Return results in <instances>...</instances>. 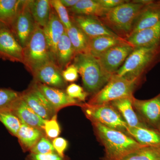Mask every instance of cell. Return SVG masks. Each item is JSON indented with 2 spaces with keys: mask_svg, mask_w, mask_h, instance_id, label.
I'll return each instance as SVG.
<instances>
[{
  "mask_svg": "<svg viewBox=\"0 0 160 160\" xmlns=\"http://www.w3.org/2000/svg\"><path fill=\"white\" fill-rule=\"evenodd\" d=\"M0 122L12 136L16 137L22 123L10 109L0 111Z\"/></svg>",
  "mask_w": 160,
  "mask_h": 160,
  "instance_id": "30",
  "label": "cell"
},
{
  "mask_svg": "<svg viewBox=\"0 0 160 160\" xmlns=\"http://www.w3.org/2000/svg\"><path fill=\"white\" fill-rule=\"evenodd\" d=\"M98 2L103 8L110 9L119 6L128 1L125 0H98Z\"/></svg>",
  "mask_w": 160,
  "mask_h": 160,
  "instance_id": "39",
  "label": "cell"
},
{
  "mask_svg": "<svg viewBox=\"0 0 160 160\" xmlns=\"http://www.w3.org/2000/svg\"><path fill=\"white\" fill-rule=\"evenodd\" d=\"M68 157H62L57 152L46 154H34L30 153L26 158V160H69Z\"/></svg>",
  "mask_w": 160,
  "mask_h": 160,
  "instance_id": "36",
  "label": "cell"
},
{
  "mask_svg": "<svg viewBox=\"0 0 160 160\" xmlns=\"http://www.w3.org/2000/svg\"><path fill=\"white\" fill-rule=\"evenodd\" d=\"M52 144L56 152L62 157L66 156L65 152L68 147V141L64 138L58 137L52 141Z\"/></svg>",
  "mask_w": 160,
  "mask_h": 160,
  "instance_id": "38",
  "label": "cell"
},
{
  "mask_svg": "<svg viewBox=\"0 0 160 160\" xmlns=\"http://www.w3.org/2000/svg\"><path fill=\"white\" fill-rule=\"evenodd\" d=\"M10 110L19 119L22 124L38 128L44 132L46 120L37 114L21 97L14 103Z\"/></svg>",
  "mask_w": 160,
  "mask_h": 160,
  "instance_id": "17",
  "label": "cell"
},
{
  "mask_svg": "<svg viewBox=\"0 0 160 160\" xmlns=\"http://www.w3.org/2000/svg\"><path fill=\"white\" fill-rule=\"evenodd\" d=\"M88 119L127 134L128 125L119 112L110 103L91 106L86 103L81 106Z\"/></svg>",
  "mask_w": 160,
  "mask_h": 160,
  "instance_id": "7",
  "label": "cell"
},
{
  "mask_svg": "<svg viewBox=\"0 0 160 160\" xmlns=\"http://www.w3.org/2000/svg\"><path fill=\"white\" fill-rule=\"evenodd\" d=\"M132 106L146 125L158 130L160 126V93L150 99L142 100L132 97Z\"/></svg>",
  "mask_w": 160,
  "mask_h": 160,
  "instance_id": "8",
  "label": "cell"
},
{
  "mask_svg": "<svg viewBox=\"0 0 160 160\" xmlns=\"http://www.w3.org/2000/svg\"><path fill=\"white\" fill-rule=\"evenodd\" d=\"M43 32L48 44L49 51L56 62L57 47L62 36L66 30L65 26L60 21L54 9H52L49 21L43 28Z\"/></svg>",
  "mask_w": 160,
  "mask_h": 160,
  "instance_id": "16",
  "label": "cell"
},
{
  "mask_svg": "<svg viewBox=\"0 0 160 160\" xmlns=\"http://www.w3.org/2000/svg\"><path fill=\"white\" fill-rule=\"evenodd\" d=\"M44 131L49 138L54 139L58 137L61 133V129L57 120V115H55L51 119L46 120L44 127Z\"/></svg>",
  "mask_w": 160,
  "mask_h": 160,
  "instance_id": "34",
  "label": "cell"
},
{
  "mask_svg": "<svg viewBox=\"0 0 160 160\" xmlns=\"http://www.w3.org/2000/svg\"><path fill=\"white\" fill-rule=\"evenodd\" d=\"M34 82L38 89L57 112L64 107L71 106H81L82 104L78 100L69 97L66 91H63L62 89Z\"/></svg>",
  "mask_w": 160,
  "mask_h": 160,
  "instance_id": "15",
  "label": "cell"
},
{
  "mask_svg": "<svg viewBox=\"0 0 160 160\" xmlns=\"http://www.w3.org/2000/svg\"><path fill=\"white\" fill-rule=\"evenodd\" d=\"M127 134L142 146L160 147V132L157 129L129 126Z\"/></svg>",
  "mask_w": 160,
  "mask_h": 160,
  "instance_id": "21",
  "label": "cell"
},
{
  "mask_svg": "<svg viewBox=\"0 0 160 160\" xmlns=\"http://www.w3.org/2000/svg\"><path fill=\"white\" fill-rule=\"evenodd\" d=\"M66 92L69 97L80 102H85L89 94L84 90L82 87L75 83L67 86Z\"/></svg>",
  "mask_w": 160,
  "mask_h": 160,
  "instance_id": "35",
  "label": "cell"
},
{
  "mask_svg": "<svg viewBox=\"0 0 160 160\" xmlns=\"http://www.w3.org/2000/svg\"><path fill=\"white\" fill-rule=\"evenodd\" d=\"M78 72L73 64L67 66L65 70L62 71V75L66 82H75L78 78Z\"/></svg>",
  "mask_w": 160,
  "mask_h": 160,
  "instance_id": "37",
  "label": "cell"
},
{
  "mask_svg": "<svg viewBox=\"0 0 160 160\" xmlns=\"http://www.w3.org/2000/svg\"><path fill=\"white\" fill-rule=\"evenodd\" d=\"M91 123L98 138L105 148L103 160H119L135 150L146 146L141 145L122 132L108 128L98 122Z\"/></svg>",
  "mask_w": 160,
  "mask_h": 160,
  "instance_id": "2",
  "label": "cell"
},
{
  "mask_svg": "<svg viewBox=\"0 0 160 160\" xmlns=\"http://www.w3.org/2000/svg\"><path fill=\"white\" fill-rule=\"evenodd\" d=\"M160 21V6L152 2L143 7L135 21L131 35L135 32L152 27Z\"/></svg>",
  "mask_w": 160,
  "mask_h": 160,
  "instance_id": "18",
  "label": "cell"
},
{
  "mask_svg": "<svg viewBox=\"0 0 160 160\" xmlns=\"http://www.w3.org/2000/svg\"><path fill=\"white\" fill-rule=\"evenodd\" d=\"M73 60L72 64L81 75L88 94L93 95L101 90L112 76L104 70L97 58L89 53H77Z\"/></svg>",
  "mask_w": 160,
  "mask_h": 160,
  "instance_id": "4",
  "label": "cell"
},
{
  "mask_svg": "<svg viewBox=\"0 0 160 160\" xmlns=\"http://www.w3.org/2000/svg\"><path fill=\"white\" fill-rule=\"evenodd\" d=\"M127 43L129 42L127 40L118 36H102L90 38L86 53H89L96 58L112 47Z\"/></svg>",
  "mask_w": 160,
  "mask_h": 160,
  "instance_id": "22",
  "label": "cell"
},
{
  "mask_svg": "<svg viewBox=\"0 0 160 160\" xmlns=\"http://www.w3.org/2000/svg\"><path fill=\"white\" fill-rule=\"evenodd\" d=\"M50 2L52 7L65 26L66 30L69 29L72 26V22L68 9L63 6L60 0H50Z\"/></svg>",
  "mask_w": 160,
  "mask_h": 160,
  "instance_id": "32",
  "label": "cell"
},
{
  "mask_svg": "<svg viewBox=\"0 0 160 160\" xmlns=\"http://www.w3.org/2000/svg\"><path fill=\"white\" fill-rule=\"evenodd\" d=\"M28 6L35 22L42 28L49 21L52 7L50 0H28Z\"/></svg>",
  "mask_w": 160,
  "mask_h": 160,
  "instance_id": "23",
  "label": "cell"
},
{
  "mask_svg": "<svg viewBox=\"0 0 160 160\" xmlns=\"http://www.w3.org/2000/svg\"><path fill=\"white\" fill-rule=\"evenodd\" d=\"M156 2H157L158 4L160 6V1H157Z\"/></svg>",
  "mask_w": 160,
  "mask_h": 160,
  "instance_id": "41",
  "label": "cell"
},
{
  "mask_svg": "<svg viewBox=\"0 0 160 160\" xmlns=\"http://www.w3.org/2000/svg\"><path fill=\"white\" fill-rule=\"evenodd\" d=\"M119 160H160V147L144 146Z\"/></svg>",
  "mask_w": 160,
  "mask_h": 160,
  "instance_id": "29",
  "label": "cell"
},
{
  "mask_svg": "<svg viewBox=\"0 0 160 160\" xmlns=\"http://www.w3.org/2000/svg\"><path fill=\"white\" fill-rule=\"evenodd\" d=\"M133 96L115 100L110 104L119 112L129 127H149L141 120L135 111L132 100Z\"/></svg>",
  "mask_w": 160,
  "mask_h": 160,
  "instance_id": "19",
  "label": "cell"
},
{
  "mask_svg": "<svg viewBox=\"0 0 160 160\" xmlns=\"http://www.w3.org/2000/svg\"><path fill=\"white\" fill-rule=\"evenodd\" d=\"M21 97L43 119L49 120L57 115V112L38 89L34 82L27 90L22 92Z\"/></svg>",
  "mask_w": 160,
  "mask_h": 160,
  "instance_id": "11",
  "label": "cell"
},
{
  "mask_svg": "<svg viewBox=\"0 0 160 160\" xmlns=\"http://www.w3.org/2000/svg\"><path fill=\"white\" fill-rule=\"evenodd\" d=\"M0 59L22 63L23 48L11 30L0 26Z\"/></svg>",
  "mask_w": 160,
  "mask_h": 160,
  "instance_id": "12",
  "label": "cell"
},
{
  "mask_svg": "<svg viewBox=\"0 0 160 160\" xmlns=\"http://www.w3.org/2000/svg\"><path fill=\"white\" fill-rule=\"evenodd\" d=\"M34 82L62 89L66 86L62 71L56 63L49 62L37 69L32 74Z\"/></svg>",
  "mask_w": 160,
  "mask_h": 160,
  "instance_id": "14",
  "label": "cell"
},
{
  "mask_svg": "<svg viewBox=\"0 0 160 160\" xmlns=\"http://www.w3.org/2000/svg\"><path fill=\"white\" fill-rule=\"evenodd\" d=\"M134 48L150 47L160 43V21L152 27L140 30L126 39Z\"/></svg>",
  "mask_w": 160,
  "mask_h": 160,
  "instance_id": "20",
  "label": "cell"
},
{
  "mask_svg": "<svg viewBox=\"0 0 160 160\" xmlns=\"http://www.w3.org/2000/svg\"><path fill=\"white\" fill-rule=\"evenodd\" d=\"M29 152L30 153L34 154H46L56 152L52 142L45 135L42 137Z\"/></svg>",
  "mask_w": 160,
  "mask_h": 160,
  "instance_id": "33",
  "label": "cell"
},
{
  "mask_svg": "<svg viewBox=\"0 0 160 160\" xmlns=\"http://www.w3.org/2000/svg\"><path fill=\"white\" fill-rule=\"evenodd\" d=\"M27 2L28 0H23L16 18L10 29L23 48L29 41L36 26Z\"/></svg>",
  "mask_w": 160,
  "mask_h": 160,
  "instance_id": "10",
  "label": "cell"
},
{
  "mask_svg": "<svg viewBox=\"0 0 160 160\" xmlns=\"http://www.w3.org/2000/svg\"><path fill=\"white\" fill-rule=\"evenodd\" d=\"M160 62V43L150 47H136L115 74L140 84Z\"/></svg>",
  "mask_w": 160,
  "mask_h": 160,
  "instance_id": "3",
  "label": "cell"
},
{
  "mask_svg": "<svg viewBox=\"0 0 160 160\" xmlns=\"http://www.w3.org/2000/svg\"><path fill=\"white\" fill-rule=\"evenodd\" d=\"M23 0H0V26L11 29Z\"/></svg>",
  "mask_w": 160,
  "mask_h": 160,
  "instance_id": "24",
  "label": "cell"
},
{
  "mask_svg": "<svg viewBox=\"0 0 160 160\" xmlns=\"http://www.w3.org/2000/svg\"><path fill=\"white\" fill-rule=\"evenodd\" d=\"M22 92L10 89H0V111L10 109L14 103L21 98Z\"/></svg>",
  "mask_w": 160,
  "mask_h": 160,
  "instance_id": "31",
  "label": "cell"
},
{
  "mask_svg": "<svg viewBox=\"0 0 160 160\" xmlns=\"http://www.w3.org/2000/svg\"><path fill=\"white\" fill-rule=\"evenodd\" d=\"M63 6L66 8H71L78 2L79 0H60Z\"/></svg>",
  "mask_w": 160,
  "mask_h": 160,
  "instance_id": "40",
  "label": "cell"
},
{
  "mask_svg": "<svg viewBox=\"0 0 160 160\" xmlns=\"http://www.w3.org/2000/svg\"><path fill=\"white\" fill-rule=\"evenodd\" d=\"M107 9L103 8L98 0H79L74 6L68 9V11L72 14L100 18L105 14Z\"/></svg>",
  "mask_w": 160,
  "mask_h": 160,
  "instance_id": "27",
  "label": "cell"
},
{
  "mask_svg": "<svg viewBox=\"0 0 160 160\" xmlns=\"http://www.w3.org/2000/svg\"><path fill=\"white\" fill-rule=\"evenodd\" d=\"M72 22L71 27L66 30V32L76 53H87L90 38L74 23Z\"/></svg>",
  "mask_w": 160,
  "mask_h": 160,
  "instance_id": "28",
  "label": "cell"
},
{
  "mask_svg": "<svg viewBox=\"0 0 160 160\" xmlns=\"http://www.w3.org/2000/svg\"><path fill=\"white\" fill-rule=\"evenodd\" d=\"M158 131H159L160 132V126H159V128L158 129Z\"/></svg>",
  "mask_w": 160,
  "mask_h": 160,
  "instance_id": "42",
  "label": "cell"
},
{
  "mask_svg": "<svg viewBox=\"0 0 160 160\" xmlns=\"http://www.w3.org/2000/svg\"><path fill=\"white\" fill-rule=\"evenodd\" d=\"M70 17L72 22L82 29L89 38L102 36H118L105 26L97 17L74 14H72Z\"/></svg>",
  "mask_w": 160,
  "mask_h": 160,
  "instance_id": "13",
  "label": "cell"
},
{
  "mask_svg": "<svg viewBox=\"0 0 160 160\" xmlns=\"http://www.w3.org/2000/svg\"><path fill=\"white\" fill-rule=\"evenodd\" d=\"M134 48L130 43H125L112 47L96 58L105 71L113 75L122 66Z\"/></svg>",
  "mask_w": 160,
  "mask_h": 160,
  "instance_id": "9",
  "label": "cell"
},
{
  "mask_svg": "<svg viewBox=\"0 0 160 160\" xmlns=\"http://www.w3.org/2000/svg\"><path fill=\"white\" fill-rule=\"evenodd\" d=\"M23 64L32 74L46 63H55L49 51L43 28L37 24L29 41L23 48Z\"/></svg>",
  "mask_w": 160,
  "mask_h": 160,
  "instance_id": "5",
  "label": "cell"
},
{
  "mask_svg": "<svg viewBox=\"0 0 160 160\" xmlns=\"http://www.w3.org/2000/svg\"><path fill=\"white\" fill-rule=\"evenodd\" d=\"M44 132L37 128L22 124L16 137L24 151H30L42 137Z\"/></svg>",
  "mask_w": 160,
  "mask_h": 160,
  "instance_id": "26",
  "label": "cell"
},
{
  "mask_svg": "<svg viewBox=\"0 0 160 160\" xmlns=\"http://www.w3.org/2000/svg\"><path fill=\"white\" fill-rule=\"evenodd\" d=\"M139 84L126 79L117 74L112 75L109 82L94 94L92 95L88 105L97 106L108 104L115 100L132 96Z\"/></svg>",
  "mask_w": 160,
  "mask_h": 160,
  "instance_id": "6",
  "label": "cell"
},
{
  "mask_svg": "<svg viewBox=\"0 0 160 160\" xmlns=\"http://www.w3.org/2000/svg\"><path fill=\"white\" fill-rule=\"evenodd\" d=\"M151 0L127 1L117 7L108 9L100 21L118 36L126 39L131 34L135 21L143 7Z\"/></svg>",
  "mask_w": 160,
  "mask_h": 160,
  "instance_id": "1",
  "label": "cell"
},
{
  "mask_svg": "<svg viewBox=\"0 0 160 160\" xmlns=\"http://www.w3.org/2000/svg\"><path fill=\"white\" fill-rule=\"evenodd\" d=\"M76 53L66 31L62 36L57 47L56 62L62 71L73 60Z\"/></svg>",
  "mask_w": 160,
  "mask_h": 160,
  "instance_id": "25",
  "label": "cell"
}]
</instances>
